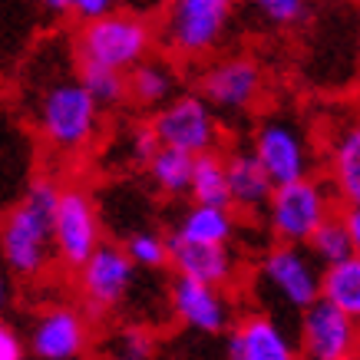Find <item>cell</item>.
I'll list each match as a JSON object with an SVG mask.
<instances>
[{
	"label": "cell",
	"instance_id": "11",
	"mask_svg": "<svg viewBox=\"0 0 360 360\" xmlns=\"http://www.w3.org/2000/svg\"><path fill=\"white\" fill-rule=\"evenodd\" d=\"M198 93L219 112H248L264 93V70L255 56H221L198 77Z\"/></svg>",
	"mask_w": 360,
	"mask_h": 360
},
{
	"label": "cell",
	"instance_id": "22",
	"mask_svg": "<svg viewBox=\"0 0 360 360\" xmlns=\"http://www.w3.org/2000/svg\"><path fill=\"white\" fill-rule=\"evenodd\" d=\"M188 198L202 202V205L231 208L229 162H225V155H219V149L195 155V172H192V192H188Z\"/></svg>",
	"mask_w": 360,
	"mask_h": 360
},
{
	"label": "cell",
	"instance_id": "5",
	"mask_svg": "<svg viewBox=\"0 0 360 360\" xmlns=\"http://www.w3.org/2000/svg\"><path fill=\"white\" fill-rule=\"evenodd\" d=\"M258 281L274 301H281L291 311H304L321 297L324 284V264L317 262L307 245L278 241L258 262Z\"/></svg>",
	"mask_w": 360,
	"mask_h": 360
},
{
	"label": "cell",
	"instance_id": "16",
	"mask_svg": "<svg viewBox=\"0 0 360 360\" xmlns=\"http://www.w3.org/2000/svg\"><path fill=\"white\" fill-rule=\"evenodd\" d=\"M169 264L175 268V274L186 278H198L208 284H221L229 288L238 274V258L231 255L229 245H208V241H192L175 235L169 238Z\"/></svg>",
	"mask_w": 360,
	"mask_h": 360
},
{
	"label": "cell",
	"instance_id": "29",
	"mask_svg": "<svg viewBox=\"0 0 360 360\" xmlns=\"http://www.w3.org/2000/svg\"><path fill=\"white\" fill-rule=\"evenodd\" d=\"M251 7L271 27H295V23L304 20L307 0H251Z\"/></svg>",
	"mask_w": 360,
	"mask_h": 360
},
{
	"label": "cell",
	"instance_id": "21",
	"mask_svg": "<svg viewBox=\"0 0 360 360\" xmlns=\"http://www.w3.org/2000/svg\"><path fill=\"white\" fill-rule=\"evenodd\" d=\"M149 179H153L155 192H162L165 198H182L192 192V172H195V155L162 146L155 159L149 162Z\"/></svg>",
	"mask_w": 360,
	"mask_h": 360
},
{
	"label": "cell",
	"instance_id": "18",
	"mask_svg": "<svg viewBox=\"0 0 360 360\" xmlns=\"http://www.w3.org/2000/svg\"><path fill=\"white\" fill-rule=\"evenodd\" d=\"M330 186L344 205H360V120L334 132L328 149Z\"/></svg>",
	"mask_w": 360,
	"mask_h": 360
},
{
	"label": "cell",
	"instance_id": "27",
	"mask_svg": "<svg viewBox=\"0 0 360 360\" xmlns=\"http://www.w3.org/2000/svg\"><path fill=\"white\" fill-rule=\"evenodd\" d=\"M122 149H126V162L129 165H136V169H149V162L155 159V153L162 149V139H159V132H155L153 122H142V126H132V129L126 132Z\"/></svg>",
	"mask_w": 360,
	"mask_h": 360
},
{
	"label": "cell",
	"instance_id": "12",
	"mask_svg": "<svg viewBox=\"0 0 360 360\" xmlns=\"http://www.w3.org/2000/svg\"><path fill=\"white\" fill-rule=\"evenodd\" d=\"M169 307H172L175 321L182 328L205 334V338H219L231 330V297L225 295L221 284H208L198 278L175 274L169 284Z\"/></svg>",
	"mask_w": 360,
	"mask_h": 360
},
{
	"label": "cell",
	"instance_id": "20",
	"mask_svg": "<svg viewBox=\"0 0 360 360\" xmlns=\"http://www.w3.org/2000/svg\"><path fill=\"white\" fill-rule=\"evenodd\" d=\"M235 208L225 205H202V202H192V205L179 215V225H175V235L192 241H208V245H231L235 238Z\"/></svg>",
	"mask_w": 360,
	"mask_h": 360
},
{
	"label": "cell",
	"instance_id": "15",
	"mask_svg": "<svg viewBox=\"0 0 360 360\" xmlns=\"http://www.w3.org/2000/svg\"><path fill=\"white\" fill-rule=\"evenodd\" d=\"M229 360H301V354L271 314H245L229 330Z\"/></svg>",
	"mask_w": 360,
	"mask_h": 360
},
{
	"label": "cell",
	"instance_id": "28",
	"mask_svg": "<svg viewBox=\"0 0 360 360\" xmlns=\"http://www.w3.org/2000/svg\"><path fill=\"white\" fill-rule=\"evenodd\" d=\"M155 334L146 324H126V328L116 330V338H112V350H122V354H129L136 360H153L155 357Z\"/></svg>",
	"mask_w": 360,
	"mask_h": 360
},
{
	"label": "cell",
	"instance_id": "32",
	"mask_svg": "<svg viewBox=\"0 0 360 360\" xmlns=\"http://www.w3.org/2000/svg\"><path fill=\"white\" fill-rule=\"evenodd\" d=\"M344 219H347L350 238H354V255H360V205H347V208H344Z\"/></svg>",
	"mask_w": 360,
	"mask_h": 360
},
{
	"label": "cell",
	"instance_id": "26",
	"mask_svg": "<svg viewBox=\"0 0 360 360\" xmlns=\"http://www.w3.org/2000/svg\"><path fill=\"white\" fill-rule=\"evenodd\" d=\"M122 248L129 251L136 268H146V271H159L169 264V238L153 229H132L122 238Z\"/></svg>",
	"mask_w": 360,
	"mask_h": 360
},
{
	"label": "cell",
	"instance_id": "3",
	"mask_svg": "<svg viewBox=\"0 0 360 360\" xmlns=\"http://www.w3.org/2000/svg\"><path fill=\"white\" fill-rule=\"evenodd\" d=\"M153 46H155L153 20H146L142 13L132 11H112L96 17V20L79 23L77 37H73L77 60L116 66L122 73H129L132 66H139L146 56H153Z\"/></svg>",
	"mask_w": 360,
	"mask_h": 360
},
{
	"label": "cell",
	"instance_id": "33",
	"mask_svg": "<svg viewBox=\"0 0 360 360\" xmlns=\"http://www.w3.org/2000/svg\"><path fill=\"white\" fill-rule=\"evenodd\" d=\"M46 13H53V17H63V13L73 11V0H37Z\"/></svg>",
	"mask_w": 360,
	"mask_h": 360
},
{
	"label": "cell",
	"instance_id": "17",
	"mask_svg": "<svg viewBox=\"0 0 360 360\" xmlns=\"http://www.w3.org/2000/svg\"><path fill=\"white\" fill-rule=\"evenodd\" d=\"M229 162V186H231V208L245 215H264V208L274 195V179L268 175L264 162L255 155V149H235L225 155Z\"/></svg>",
	"mask_w": 360,
	"mask_h": 360
},
{
	"label": "cell",
	"instance_id": "23",
	"mask_svg": "<svg viewBox=\"0 0 360 360\" xmlns=\"http://www.w3.org/2000/svg\"><path fill=\"white\" fill-rule=\"evenodd\" d=\"M321 297H328L330 304H338L344 314L360 321V255H350L344 262L324 268Z\"/></svg>",
	"mask_w": 360,
	"mask_h": 360
},
{
	"label": "cell",
	"instance_id": "8",
	"mask_svg": "<svg viewBox=\"0 0 360 360\" xmlns=\"http://www.w3.org/2000/svg\"><path fill=\"white\" fill-rule=\"evenodd\" d=\"M251 149L264 162L274 186H288L297 179H307L314 169V153L301 122L288 116H264L251 132Z\"/></svg>",
	"mask_w": 360,
	"mask_h": 360
},
{
	"label": "cell",
	"instance_id": "31",
	"mask_svg": "<svg viewBox=\"0 0 360 360\" xmlns=\"http://www.w3.org/2000/svg\"><path fill=\"white\" fill-rule=\"evenodd\" d=\"M120 11V0H73V17H77L79 23L86 20H96V17H103V13H112Z\"/></svg>",
	"mask_w": 360,
	"mask_h": 360
},
{
	"label": "cell",
	"instance_id": "9",
	"mask_svg": "<svg viewBox=\"0 0 360 360\" xmlns=\"http://www.w3.org/2000/svg\"><path fill=\"white\" fill-rule=\"evenodd\" d=\"M215 112L219 110L202 93H179L162 110H155L153 126L162 146H172V149H182V153L192 155L215 153L221 139Z\"/></svg>",
	"mask_w": 360,
	"mask_h": 360
},
{
	"label": "cell",
	"instance_id": "10",
	"mask_svg": "<svg viewBox=\"0 0 360 360\" xmlns=\"http://www.w3.org/2000/svg\"><path fill=\"white\" fill-rule=\"evenodd\" d=\"M136 262L122 245H99L96 255L77 271V291L86 311L93 314H112L126 304L136 284Z\"/></svg>",
	"mask_w": 360,
	"mask_h": 360
},
{
	"label": "cell",
	"instance_id": "7",
	"mask_svg": "<svg viewBox=\"0 0 360 360\" xmlns=\"http://www.w3.org/2000/svg\"><path fill=\"white\" fill-rule=\"evenodd\" d=\"M53 245H56V262L70 268V271H79L103 245L99 208L86 188L79 186L60 188V202H56L53 212Z\"/></svg>",
	"mask_w": 360,
	"mask_h": 360
},
{
	"label": "cell",
	"instance_id": "34",
	"mask_svg": "<svg viewBox=\"0 0 360 360\" xmlns=\"http://www.w3.org/2000/svg\"><path fill=\"white\" fill-rule=\"evenodd\" d=\"M103 360H136V357H129V354H122V350H110Z\"/></svg>",
	"mask_w": 360,
	"mask_h": 360
},
{
	"label": "cell",
	"instance_id": "30",
	"mask_svg": "<svg viewBox=\"0 0 360 360\" xmlns=\"http://www.w3.org/2000/svg\"><path fill=\"white\" fill-rule=\"evenodd\" d=\"M27 354H30V347L17 334V328L0 324V360H27Z\"/></svg>",
	"mask_w": 360,
	"mask_h": 360
},
{
	"label": "cell",
	"instance_id": "14",
	"mask_svg": "<svg viewBox=\"0 0 360 360\" xmlns=\"http://www.w3.org/2000/svg\"><path fill=\"white\" fill-rule=\"evenodd\" d=\"M27 347L33 360H79L89 347V324L73 304H50L33 317Z\"/></svg>",
	"mask_w": 360,
	"mask_h": 360
},
{
	"label": "cell",
	"instance_id": "6",
	"mask_svg": "<svg viewBox=\"0 0 360 360\" xmlns=\"http://www.w3.org/2000/svg\"><path fill=\"white\" fill-rule=\"evenodd\" d=\"M334 215L328 188L317 179H297L288 186L274 188L271 202L264 208V221L274 241H295V245H307V238L314 235L324 221Z\"/></svg>",
	"mask_w": 360,
	"mask_h": 360
},
{
	"label": "cell",
	"instance_id": "1",
	"mask_svg": "<svg viewBox=\"0 0 360 360\" xmlns=\"http://www.w3.org/2000/svg\"><path fill=\"white\" fill-rule=\"evenodd\" d=\"M30 122L40 142L56 155H79L99 136L103 106L83 86L79 73H50L30 96Z\"/></svg>",
	"mask_w": 360,
	"mask_h": 360
},
{
	"label": "cell",
	"instance_id": "4",
	"mask_svg": "<svg viewBox=\"0 0 360 360\" xmlns=\"http://www.w3.org/2000/svg\"><path fill=\"white\" fill-rule=\"evenodd\" d=\"M235 0H169L159 23V40L182 60L215 53L229 33Z\"/></svg>",
	"mask_w": 360,
	"mask_h": 360
},
{
	"label": "cell",
	"instance_id": "24",
	"mask_svg": "<svg viewBox=\"0 0 360 360\" xmlns=\"http://www.w3.org/2000/svg\"><path fill=\"white\" fill-rule=\"evenodd\" d=\"M77 73L83 79V86L93 93L103 110H116L129 99V73H122L116 66L89 63V60H77Z\"/></svg>",
	"mask_w": 360,
	"mask_h": 360
},
{
	"label": "cell",
	"instance_id": "35",
	"mask_svg": "<svg viewBox=\"0 0 360 360\" xmlns=\"http://www.w3.org/2000/svg\"><path fill=\"white\" fill-rule=\"evenodd\" d=\"M344 360H357V354H354V357H344Z\"/></svg>",
	"mask_w": 360,
	"mask_h": 360
},
{
	"label": "cell",
	"instance_id": "2",
	"mask_svg": "<svg viewBox=\"0 0 360 360\" xmlns=\"http://www.w3.org/2000/svg\"><path fill=\"white\" fill-rule=\"evenodd\" d=\"M60 188L63 186H56L53 179L37 175V179H30L27 192L11 205V212L4 215L0 255H4L7 271L20 281L44 278V271L56 258L53 212L60 202Z\"/></svg>",
	"mask_w": 360,
	"mask_h": 360
},
{
	"label": "cell",
	"instance_id": "19",
	"mask_svg": "<svg viewBox=\"0 0 360 360\" xmlns=\"http://www.w3.org/2000/svg\"><path fill=\"white\" fill-rule=\"evenodd\" d=\"M172 96H179V70L172 60L146 56L129 70V103L139 110H162Z\"/></svg>",
	"mask_w": 360,
	"mask_h": 360
},
{
	"label": "cell",
	"instance_id": "25",
	"mask_svg": "<svg viewBox=\"0 0 360 360\" xmlns=\"http://www.w3.org/2000/svg\"><path fill=\"white\" fill-rule=\"evenodd\" d=\"M307 248H311V255H314L317 262L324 264H338L344 262V258H350L354 255V238H350V229H347V219L344 215H330L321 229L307 238Z\"/></svg>",
	"mask_w": 360,
	"mask_h": 360
},
{
	"label": "cell",
	"instance_id": "13",
	"mask_svg": "<svg viewBox=\"0 0 360 360\" xmlns=\"http://www.w3.org/2000/svg\"><path fill=\"white\" fill-rule=\"evenodd\" d=\"M360 321L344 314L328 297H317L311 307L301 311V357L304 360H344L357 354Z\"/></svg>",
	"mask_w": 360,
	"mask_h": 360
}]
</instances>
